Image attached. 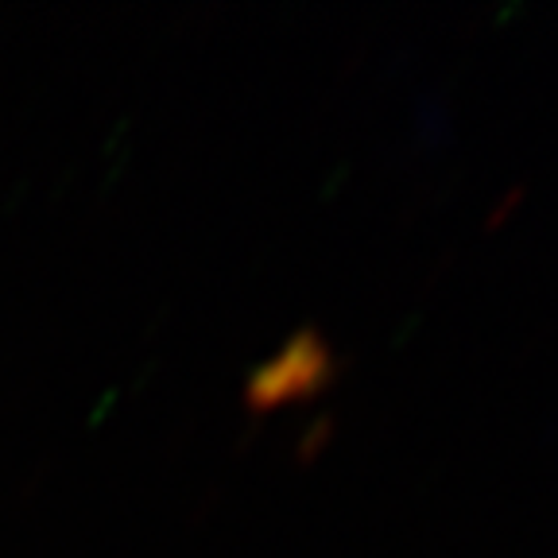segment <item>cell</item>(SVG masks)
I'll use <instances>...</instances> for the list:
<instances>
[{"mask_svg": "<svg viewBox=\"0 0 558 558\" xmlns=\"http://www.w3.org/2000/svg\"><path fill=\"white\" fill-rule=\"evenodd\" d=\"M523 194H527V186H523V183L508 186V194H505V198H500L497 206L488 209V218H485V229H497V226H505V221H508V214H512V209H515V206H520V202H523Z\"/></svg>", "mask_w": 558, "mask_h": 558, "instance_id": "3", "label": "cell"}, {"mask_svg": "<svg viewBox=\"0 0 558 558\" xmlns=\"http://www.w3.org/2000/svg\"><path fill=\"white\" fill-rule=\"evenodd\" d=\"M341 376V357L318 326H299L276 357L256 365L244 380V403L253 411H271L279 403H299L323 396Z\"/></svg>", "mask_w": 558, "mask_h": 558, "instance_id": "1", "label": "cell"}, {"mask_svg": "<svg viewBox=\"0 0 558 558\" xmlns=\"http://www.w3.org/2000/svg\"><path fill=\"white\" fill-rule=\"evenodd\" d=\"M333 430H338V418L330 415V411H323V415L314 418L311 427L299 435V446H295V458H299V465H311V462H318L323 458V450L333 442Z\"/></svg>", "mask_w": 558, "mask_h": 558, "instance_id": "2", "label": "cell"}]
</instances>
